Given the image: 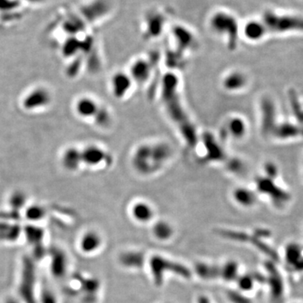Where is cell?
Listing matches in <instances>:
<instances>
[{"label":"cell","mask_w":303,"mask_h":303,"mask_svg":"<svg viewBox=\"0 0 303 303\" xmlns=\"http://www.w3.org/2000/svg\"><path fill=\"white\" fill-rule=\"evenodd\" d=\"M172 150L165 143L143 144L138 146L133 155V167L142 174L159 170L170 159Z\"/></svg>","instance_id":"obj_1"},{"label":"cell","mask_w":303,"mask_h":303,"mask_svg":"<svg viewBox=\"0 0 303 303\" xmlns=\"http://www.w3.org/2000/svg\"><path fill=\"white\" fill-rule=\"evenodd\" d=\"M36 260L30 255H24L19 261L16 285V295L24 303H37L40 288L38 281Z\"/></svg>","instance_id":"obj_2"},{"label":"cell","mask_w":303,"mask_h":303,"mask_svg":"<svg viewBox=\"0 0 303 303\" xmlns=\"http://www.w3.org/2000/svg\"><path fill=\"white\" fill-rule=\"evenodd\" d=\"M150 268L153 278L155 286L161 287L163 282V276L165 272H172L184 279H189L191 277V271L186 266L179 263L173 262L161 257L159 255H154L150 260Z\"/></svg>","instance_id":"obj_3"},{"label":"cell","mask_w":303,"mask_h":303,"mask_svg":"<svg viewBox=\"0 0 303 303\" xmlns=\"http://www.w3.org/2000/svg\"><path fill=\"white\" fill-rule=\"evenodd\" d=\"M46 232L43 227L36 223H27L23 226V239L32 249L30 255L34 260L43 259L47 255V249L44 246Z\"/></svg>","instance_id":"obj_4"},{"label":"cell","mask_w":303,"mask_h":303,"mask_svg":"<svg viewBox=\"0 0 303 303\" xmlns=\"http://www.w3.org/2000/svg\"><path fill=\"white\" fill-rule=\"evenodd\" d=\"M83 165L89 168H100L109 162L108 152L96 144H89L81 149Z\"/></svg>","instance_id":"obj_5"},{"label":"cell","mask_w":303,"mask_h":303,"mask_svg":"<svg viewBox=\"0 0 303 303\" xmlns=\"http://www.w3.org/2000/svg\"><path fill=\"white\" fill-rule=\"evenodd\" d=\"M265 23L274 30H287L298 29L303 30V19L291 16H279L273 13H267L265 16Z\"/></svg>","instance_id":"obj_6"},{"label":"cell","mask_w":303,"mask_h":303,"mask_svg":"<svg viewBox=\"0 0 303 303\" xmlns=\"http://www.w3.org/2000/svg\"><path fill=\"white\" fill-rule=\"evenodd\" d=\"M135 84L129 73L123 71H119L114 73L111 76V90L114 97L118 100L124 99L128 96L130 90L133 88V84Z\"/></svg>","instance_id":"obj_7"},{"label":"cell","mask_w":303,"mask_h":303,"mask_svg":"<svg viewBox=\"0 0 303 303\" xmlns=\"http://www.w3.org/2000/svg\"><path fill=\"white\" fill-rule=\"evenodd\" d=\"M102 106L91 96H82L74 104L75 113L80 118L94 121Z\"/></svg>","instance_id":"obj_8"},{"label":"cell","mask_w":303,"mask_h":303,"mask_svg":"<svg viewBox=\"0 0 303 303\" xmlns=\"http://www.w3.org/2000/svg\"><path fill=\"white\" fill-rule=\"evenodd\" d=\"M47 255L50 257V271L53 277L57 279L64 277L68 269V256L65 252L55 247L49 249Z\"/></svg>","instance_id":"obj_9"},{"label":"cell","mask_w":303,"mask_h":303,"mask_svg":"<svg viewBox=\"0 0 303 303\" xmlns=\"http://www.w3.org/2000/svg\"><path fill=\"white\" fill-rule=\"evenodd\" d=\"M23 238V227L19 222L0 220V243L14 244Z\"/></svg>","instance_id":"obj_10"},{"label":"cell","mask_w":303,"mask_h":303,"mask_svg":"<svg viewBox=\"0 0 303 303\" xmlns=\"http://www.w3.org/2000/svg\"><path fill=\"white\" fill-rule=\"evenodd\" d=\"M152 68L150 65L149 60L140 58V59L135 60L133 62L128 73L130 74L134 83L143 85V84H146L150 79L152 75Z\"/></svg>","instance_id":"obj_11"},{"label":"cell","mask_w":303,"mask_h":303,"mask_svg":"<svg viewBox=\"0 0 303 303\" xmlns=\"http://www.w3.org/2000/svg\"><path fill=\"white\" fill-rule=\"evenodd\" d=\"M211 24L214 30H217L218 32L229 33V37L232 41L235 39L237 35V23L233 17L224 13H220L213 17Z\"/></svg>","instance_id":"obj_12"},{"label":"cell","mask_w":303,"mask_h":303,"mask_svg":"<svg viewBox=\"0 0 303 303\" xmlns=\"http://www.w3.org/2000/svg\"><path fill=\"white\" fill-rule=\"evenodd\" d=\"M62 165L67 170L75 172L83 166L81 149L68 148L63 152L62 156Z\"/></svg>","instance_id":"obj_13"},{"label":"cell","mask_w":303,"mask_h":303,"mask_svg":"<svg viewBox=\"0 0 303 303\" xmlns=\"http://www.w3.org/2000/svg\"><path fill=\"white\" fill-rule=\"evenodd\" d=\"M195 272L200 278L212 280L221 277L222 267L217 265H209L206 263H197L195 265Z\"/></svg>","instance_id":"obj_14"},{"label":"cell","mask_w":303,"mask_h":303,"mask_svg":"<svg viewBox=\"0 0 303 303\" xmlns=\"http://www.w3.org/2000/svg\"><path fill=\"white\" fill-rule=\"evenodd\" d=\"M145 261V256L141 252H126L120 256V262L129 268H141Z\"/></svg>","instance_id":"obj_15"},{"label":"cell","mask_w":303,"mask_h":303,"mask_svg":"<svg viewBox=\"0 0 303 303\" xmlns=\"http://www.w3.org/2000/svg\"><path fill=\"white\" fill-rule=\"evenodd\" d=\"M132 213L136 220L139 222H149L153 217V210L149 204L139 201L134 204L132 208Z\"/></svg>","instance_id":"obj_16"},{"label":"cell","mask_w":303,"mask_h":303,"mask_svg":"<svg viewBox=\"0 0 303 303\" xmlns=\"http://www.w3.org/2000/svg\"><path fill=\"white\" fill-rule=\"evenodd\" d=\"M24 215L25 219L27 221V223L38 224L46 217V210L41 205L27 206L24 210Z\"/></svg>","instance_id":"obj_17"},{"label":"cell","mask_w":303,"mask_h":303,"mask_svg":"<svg viewBox=\"0 0 303 303\" xmlns=\"http://www.w3.org/2000/svg\"><path fill=\"white\" fill-rule=\"evenodd\" d=\"M101 245V238L95 232H89L84 234L80 242V247L85 253H92Z\"/></svg>","instance_id":"obj_18"},{"label":"cell","mask_w":303,"mask_h":303,"mask_svg":"<svg viewBox=\"0 0 303 303\" xmlns=\"http://www.w3.org/2000/svg\"><path fill=\"white\" fill-rule=\"evenodd\" d=\"M75 279L81 285V288L87 295L94 296L100 288V282L96 278H84L82 276H76Z\"/></svg>","instance_id":"obj_19"},{"label":"cell","mask_w":303,"mask_h":303,"mask_svg":"<svg viewBox=\"0 0 303 303\" xmlns=\"http://www.w3.org/2000/svg\"><path fill=\"white\" fill-rule=\"evenodd\" d=\"M152 231L155 237L160 240H167L171 238L173 233V227H171V225L168 222L164 221L157 222L154 225Z\"/></svg>","instance_id":"obj_20"},{"label":"cell","mask_w":303,"mask_h":303,"mask_svg":"<svg viewBox=\"0 0 303 303\" xmlns=\"http://www.w3.org/2000/svg\"><path fill=\"white\" fill-rule=\"evenodd\" d=\"M37 303H58L53 290L48 286H41L37 295Z\"/></svg>","instance_id":"obj_21"},{"label":"cell","mask_w":303,"mask_h":303,"mask_svg":"<svg viewBox=\"0 0 303 303\" xmlns=\"http://www.w3.org/2000/svg\"><path fill=\"white\" fill-rule=\"evenodd\" d=\"M237 270L238 266L234 262H227L226 265L222 267V273H221V278L226 280V281H233L235 279L237 276Z\"/></svg>","instance_id":"obj_22"},{"label":"cell","mask_w":303,"mask_h":303,"mask_svg":"<svg viewBox=\"0 0 303 303\" xmlns=\"http://www.w3.org/2000/svg\"><path fill=\"white\" fill-rule=\"evenodd\" d=\"M263 31H264V28H263L262 25H260L259 23L252 22V23H250V24L247 25V35L249 36V37H259V36L262 35Z\"/></svg>","instance_id":"obj_23"},{"label":"cell","mask_w":303,"mask_h":303,"mask_svg":"<svg viewBox=\"0 0 303 303\" xmlns=\"http://www.w3.org/2000/svg\"><path fill=\"white\" fill-rule=\"evenodd\" d=\"M2 303H24L20 298L14 294V295H7L3 298Z\"/></svg>","instance_id":"obj_24"},{"label":"cell","mask_w":303,"mask_h":303,"mask_svg":"<svg viewBox=\"0 0 303 303\" xmlns=\"http://www.w3.org/2000/svg\"><path fill=\"white\" fill-rule=\"evenodd\" d=\"M198 303H211V302L206 296H200V298H198Z\"/></svg>","instance_id":"obj_25"}]
</instances>
